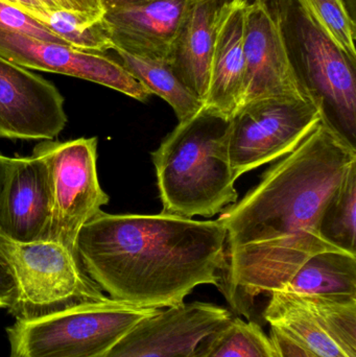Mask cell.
I'll return each mask as SVG.
<instances>
[{
  "label": "cell",
  "mask_w": 356,
  "mask_h": 357,
  "mask_svg": "<svg viewBox=\"0 0 356 357\" xmlns=\"http://www.w3.org/2000/svg\"><path fill=\"white\" fill-rule=\"evenodd\" d=\"M231 119L203 107L152 153L162 213L212 218L238 203L229 156Z\"/></svg>",
  "instance_id": "3957f363"
},
{
  "label": "cell",
  "mask_w": 356,
  "mask_h": 357,
  "mask_svg": "<svg viewBox=\"0 0 356 357\" xmlns=\"http://www.w3.org/2000/svg\"><path fill=\"white\" fill-rule=\"evenodd\" d=\"M249 2L231 0L219 6L211 61L210 84L204 106L232 119L242 104Z\"/></svg>",
  "instance_id": "2e32d148"
},
{
  "label": "cell",
  "mask_w": 356,
  "mask_h": 357,
  "mask_svg": "<svg viewBox=\"0 0 356 357\" xmlns=\"http://www.w3.org/2000/svg\"><path fill=\"white\" fill-rule=\"evenodd\" d=\"M39 22L75 50L96 54L114 50L104 16L91 17L67 10H48Z\"/></svg>",
  "instance_id": "44dd1931"
},
{
  "label": "cell",
  "mask_w": 356,
  "mask_h": 357,
  "mask_svg": "<svg viewBox=\"0 0 356 357\" xmlns=\"http://www.w3.org/2000/svg\"><path fill=\"white\" fill-rule=\"evenodd\" d=\"M33 152L43 157L49 171L52 215L46 241L77 254L75 245L82 228L110 199L98 181V138L44 140Z\"/></svg>",
  "instance_id": "52a82bcc"
},
{
  "label": "cell",
  "mask_w": 356,
  "mask_h": 357,
  "mask_svg": "<svg viewBox=\"0 0 356 357\" xmlns=\"http://www.w3.org/2000/svg\"><path fill=\"white\" fill-rule=\"evenodd\" d=\"M355 165L356 148L321 121L240 203L223 210L217 220L227 230L225 250L319 235L326 203Z\"/></svg>",
  "instance_id": "7a4b0ae2"
},
{
  "label": "cell",
  "mask_w": 356,
  "mask_h": 357,
  "mask_svg": "<svg viewBox=\"0 0 356 357\" xmlns=\"http://www.w3.org/2000/svg\"><path fill=\"white\" fill-rule=\"evenodd\" d=\"M356 165L330 197L318 222V234L336 249L356 255Z\"/></svg>",
  "instance_id": "ffe728a7"
},
{
  "label": "cell",
  "mask_w": 356,
  "mask_h": 357,
  "mask_svg": "<svg viewBox=\"0 0 356 357\" xmlns=\"http://www.w3.org/2000/svg\"><path fill=\"white\" fill-rule=\"evenodd\" d=\"M64 102L52 82L0 56V138L58 137L68 121Z\"/></svg>",
  "instance_id": "7c38bea8"
},
{
  "label": "cell",
  "mask_w": 356,
  "mask_h": 357,
  "mask_svg": "<svg viewBox=\"0 0 356 357\" xmlns=\"http://www.w3.org/2000/svg\"><path fill=\"white\" fill-rule=\"evenodd\" d=\"M263 318L321 357H356V301L272 294Z\"/></svg>",
  "instance_id": "9c48e42d"
},
{
  "label": "cell",
  "mask_w": 356,
  "mask_h": 357,
  "mask_svg": "<svg viewBox=\"0 0 356 357\" xmlns=\"http://www.w3.org/2000/svg\"><path fill=\"white\" fill-rule=\"evenodd\" d=\"M46 10H67L66 6H65L63 0H39Z\"/></svg>",
  "instance_id": "f546056e"
},
{
  "label": "cell",
  "mask_w": 356,
  "mask_h": 357,
  "mask_svg": "<svg viewBox=\"0 0 356 357\" xmlns=\"http://www.w3.org/2000/svg\"><path fill=\"white\" fill-rule=\"evenodd\" d=\"M231 1V0H219V4L224 3V2ZM246 2H251L252 0H244Z\"/></svg>",
  "instance_id": "1f68e13d"
},
{
  "label": "cell",
  "mask_w": 356,
  "mask_h": 357,
  "mask_svg": "<svg viewBox=\"0 0 356 357\" xmlns=\"http://www.w3.org/2000/svg\"><path fill=\"white\" fill-rule=\"evenodd\" d=\"M189 0H148L105 13L114 48L169 63Z\"/></svg>",
  "instance_id": "9a60e30c"
},
{
  "label": "cell",
  "mask_w": 356,
  "mask_h": 357,
  "mask_svg": "<svg viewBox=\"0 0 356 357\" xmlns=\"http://www.w3.org/2000/svg\"><path fill=\"white\" fill-rule=\"evenodd\" d=\"M232 318L222 306L190 302L158 310L130 329L102 357H189Z\"/></svg>",
  "instance_id": "30bf717a"
},
{
  "label": "cell",
  "mask_w": 356,
  "mask_h": 357,
  "mask_svg": "<svg viewBox=\"0 0 356 357\" xmlns=\"http://www.w3.org/2000/svg\"><path fill=\"white\" fill-rule=\"evenodd\" d=\"M148 1V0H102L105 10L110 8H121V6H130V4L139 3V2Z\"/></svg>",
  "instance_id": "f1b7e54d"
},
{
  "label": "cell",
  "mask_w": 356,
  "mask_h": 357,
  "mask_svg": "<svg viewBox=\"0 0 356 357\" xmlns=\"http://www.w3.org/2000/svg\"><path fill=\"white\" fill-rule=\"evenodd\" d=\"M0 29L13 33L29 36L33 39L52 43L64 44L60 37L52 33L45 25L23 12L20 8L0 0Z\"/></svg>",
  "instance_id": "603a6c76"
},
{
  "label": "cell",
  "mask_w": 356,
  "mask_h": 357,
  "mask_svg": "<svg viewBox=\"0 0 356 357\" xmlns=\"http://www.w3.org/2000/svg\"><path fill=\"white\" fill-rule=\"evenodd\" d=\"M3 1L20 8L37 21L41 20L48 12L39 0H3Z\"/></svg>",
  "instance_id": "4316f807"
},
{
  "label": "cell",
  "mask_w": 356,
  "mask_h": 357,
  "mask_svg": "<svg viewBox=\"0 0 356 357\" xmlns=\"http://www.w3.org/2000/svg\"><path fill=\"white\" fill-rule=\"evenodd\" d=\"M10 162H12V158L0 154V197H1L4 183L8 177V171H10Z\"/></svg>",
  "instance_id": "83f0119b"
},
{
  "label": "cell",
  "mask_w": 356,
  "mask_h": 357,
  "mask_svg": "<svg viewBox=\"0 0 356 357\" xmlns=\"http://www.w3.org/2000/svg\"><path fill=\"white\" fill-rule=\"evenodd\" d=\"M17 295L18 289L12 268L0 254V308L10 310L16 302Z\"/></svg>",
  "instance_id": "d4e9b609"
},
{
  "label": "cell",
  "mask_w": 356,
  "mask_h": 357,
  "mask_svg": "<svg viewBox=\"0 0 356 357\" xmlns=\"http://www.w3.org/2000/svg\"><path fill=\"white\" fill-rule=\"evenodd\" d=\"M52 215L49 171L41 155L12 158L0 197V233L18 243L46 241Z\"/></svg>",
  "instance_id": "5bb4252c"
},
{
  "label": "cell",
  "mask_w": 356,
  "mask_h": 357,
  "mask_svg": "<svg viewBox=\"0 0 356 357\" xmlns=\"http://www.w3.org/2000/svg\"><path fill=\"white\" fill-rule=\"evenodd\" d=\"M0 56L26 69L86 79L141 102L153 96L121 62L105 54L83 52L0 29Z\"/></svg>",
  "instance_id": "8fae6325"
},
{
  "label": "cell",
  "mask_w": 356,
  "mask_h": 357,
  "mask_svg": "<svg viewBox=\"0 0 356 357\" xmlns=\"http://www.w3.org/2000/svg\"><path fill=\"white\" fill-rule=\"evenodd\" d=\"M0 254L17 282L16 302L8 312L31 321L110 297L86 273L77 254L52 241L18 243L0 233Z\"/></svg>",
  "instance_id": "5b68a950"
},
{
  "label": "cell",
  "mask_w": 356,
  "mask_h": 357,
  "mask_svg": "<svg viewBox=\"0 0 356 357\" xmlns=\"http://www.w3.org/2000/svg\"><path fill=\"white\" fill-rule=\"evenodd\" d=\"M353 16L356 15V0H345Z\"/></svg>",
  "instance_id": "4dcf8cb0"
},
{
  "label": "cell",
  "mask_w": 356,
  "mask_h": 357,
  "mask_svg": "<svg viewBox=\"0 0 356 357\" xmlns=\"http://www.w3.org/2000/svg\"><path fill=\"white\" fill-rule=\"evenodd\" d=\"M158 308L109 299L77 306L6 328L12 357H102L137 323Z\"/></svg>",
  "instance_id": "8992f818"
},
{
  "label": "cell",
  "mask_w": 356,
  "mask_h": 357,
  "mask_svg": "<svg viewBox=\"0 0 356 357\" xmlns=\"http://www.w3.org/2000/svg\"><path fill=\"white\" fill-rule=\"evenodd\" d=\"M288 59L322 123L356 148V59L328 35L303 0H269Z\"/></svg>",
  "instance_id": "277c9868"
},
{
  "label": "cell",
  "mask_w": 356,
  "mask_h": 357,
  "mask_svg": "<svg viewBox=\"0 0 356 357\" xmlns=\"http://www.w3.org/2000/svg\"><path fill=\"white\" fill-rule=\"evenodd\" d=\"M219 0H189L167 64L204 104L210 84Z\"/></svg>",
  "instance_id": "e0dca14e"
},
{
  "label": "cell",
  "mask_w": 356,
  "mask_h": 357,
  "mask_svg": "<svg viewBox=\"0 0 356 357\" xmlns=\"http://www.w3.org/2000/svg\"><path fill=\"white\" fill-rule=\"evenodd\" d=\"M328 35L356 59V21L345 0H303Z\"/></svg>",
  "instance_id": "7402d4cb"
},
{
  "label": "cell",
  "mask_w": 356,
  "mask_h": 357,
  "mask_svg": "<svg viewBox=\"0 0 356 357\" xmlns=\"http://www.w3.org/2000/svg\"><path fill=\"white\" fill-rule=\"evenodd\" d=\"M269 337L275 357H321L274 327L270 329Z\"/></svg>",
  "instance_id": "cb8c5ba5"
},
{
  "label": "cell",
  "mask_w": 356,
  "mask_h": 357,
  "mask_svg": "<svg viewBox=\"0 0 356 357\" xmlns=\"http://www.w3.org/2000/svg\"><path fill=\"white\" fill-rule=\"evenodd\" d=\"M320 123L317 107L304 98L273 96L242 105L231 119L234 178L290 154Z\"/></svg>",
  "instance_id": "ba28073f"
},
{
  "label": "cell",
  "mask_w": 356,
  "mask_h": 357,
  "mask_svg": "<svg viewBox=\"0 0 356 357\" xmlns=\"http://www.w3.org/2000/svg\"><path fill=\"white\" fill-rule=\"evenodd\" d=\"M226 237L219 220L102 210L82 228L75 250L111 299L163 310L184 303L200 285H219Z\"/></svg>",
  "instance_id": "6da1fadb"
},
{
  "label": "cell",
  "mask_w": 356,
  "mask_h": 357,
  "mask_svg": "<svg viewBox=\"0 0 356 357\" xmlns=\"http://www.w3.org/2000/svg\"><path fill=\"white\" fill-rule=\"evenodd\" d=\"M67 10L91 17H102L106 13L102 0H63Z\"/></svg>",
  "instance_id": "484cf974"
},
{
  "label": "cell",
  "mask_w": 356,
  "mask_h": 357,
  "mask_svg": "<svg viewBox=\"0 0 356 357\" xmlns=\"http://www.w3.org/2000/svg\"><path fill=\"white\" fill-rule=\"evenodd\" d=\"M10 357H12V356H10Z\"/></svg>",
  "instance_id": "d6a6232c"
},
{
  "label": "cell",
  "mask_w": 356,
  "mask_h": 357,
  "mask_svg": "<svg viewBox=\"0 0 356 357\" xmlns=\"http://www.w3.org/2000/svg\"><path fill=\"white\" fill-rule=\"evenodd\" d=\"M245 56L246 71L240 107L258 98L273 96L309 100L291 64L269 0H252L248 3Z\"/></svg>",
  "instance_id": "4fadbf2b"
},
{
  "label": "cell",
  "mask_w": 356,
  "mask_h": 357,
  "mask_svg": "<svg viewBox=\"0 0 356 357\" xmlns=\"http://www.w3.org/2000/svg\"><path fill=\"white\" fill-rule=\"evenodd\" d=\"M113 50L119 56L121 65L133 77L150 93L160 96L173 109L179 121L190 119L204 107L178 79L167 62L136 56L121 48Z\"/></svg>",
  "instance_id": "ac0fdd59"
},
{
  "label": "cell",
  "mask_w": 356,
  "mask_h": 357,
  "mask_svg": "<svg viewBox=\"0 0 356 357\" xmlns=\"http://www.w3.org/2000/svg\"><path fill=\"white\" fill-rule=\"evenodd\" d=\"M189 357H275L269 335L255 321L232 317L205 337Z\"/></svg>",
  "instance_id": "d6986e66"
}]
</instances>
